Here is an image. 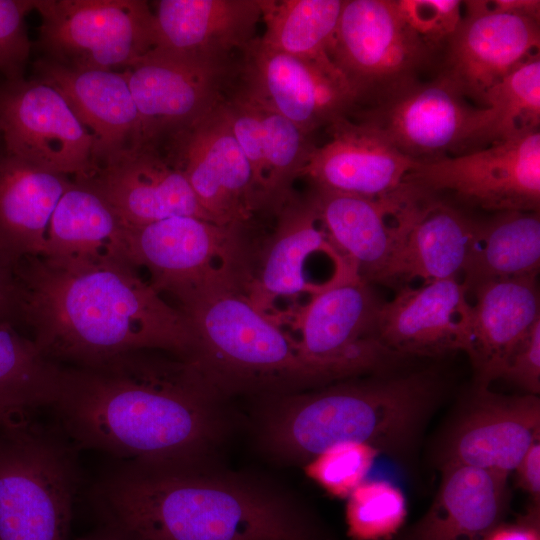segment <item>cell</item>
<instances>
[{"mask_svg":"<svg viewBox=\"0 0 540 540\" xmlns=\"http://www.w3.org/2000/svg\"><path fill=\"white\" fill-rule=\"evenodd\" d=\"M19 259L0 244V323L16 320V268Z\"/></svg>","mask_w":540,"mask_h":540,"instance_id":"obj_41","label":"cell"},{"mask_svg":"<svg viewBox=\"0 0 540 540\" xmlns=\"http://www.w3.org/2000/svg\"><path fill=\"white\" fill-rule=\"evenodd\" d=\"M537 275L482 283L472 294L469 356L475 386L489 387L500 379L513 351L540 321Z\"/></svg>","mask_w":540,"mask_h":540,"instance_id":"obj_27","label":"cell"},{"mask_svg":"<svg viewBox=\"0 0 540 540\" xmlns=\"http://www.w3.org/2000/svg\"><path fill=\"white\" fill-rule=\"evenodd\" d=\"M3 146L2 144V139H1V135H0V148Z\"/></svg>","mask_w":540,"mask_h":540,"instance_id":"obj_47","label":"cell"},{"mask_svg":"<svg viewBox=\"0 0 540 540\" xmlns=\"http://www.w3.org/2000/svg\"><path fill=\"white\" fill-rule=\"evenodd\" d=\"M442 470L432 505L403 540H484L502 523L509 475L467 465Z\"/></svg>","mask_w":540,"mask_h":540,"instance_id":"obj_29","label":"cell"},{"mask_svg":"<svg viewBox=\"0 0 540 540\" xmlns=\"http://www.w3.org/2000/svg\"><path fill=\"white\" fill-rule=\"evenodd\" d=\"M326 128L329 139L315 145L301 172L313 188L379 199L403 187L418 163L366 121L343 116Z\"/></svg>","mask_w":540,"mask_h":540,"instance_id":"obj_19","label":"cell"},{"mask_svg":"<svg viewBox=\"0 0 540 540\" xmlns=\"http://www.w3.org/2000/svg\"><path fill=\"white\" fill-rule=\"evenodd\" d=\"M477 223L462 208L421 190L378 283L399 288L414 280L460 279Z\"/></svg>","mask_w":540,"mask_h":540,"instance_id":"obj_26","label":"cell"},{"mask_svg":"<svg viewBox=\"0 0 540 540\" xmlns=\"http://www.w3.org/2000/svg\"><path fill=\"white\" fill-rule=\"evenodd\" d=\"M4 150L74 181L95 170L93 141L64 97L39 78L0 84Z\"/></svg>","mask_w":540,"mask_h":540,"instance_id":"obj_14","label":"cell"},{"mask_svg":"<svg viewBox=\"0 0 540 540\" xmlns=\"http://www.w3.org/2000/svg\"><path fill=\"white\" fill-rule=\"evenodd\" d=\"M176 298L194 337L189 359L223 395L265 397L324 386L295 337L253 303L240 279Z\"/></svg>","mask_w":540,"mask_h":540,"instance_id":"obj_5","label":"cell"},{"mask_svg":"<svg viewBox=\"0 0 540 540\" xmlns=\"http://www.w3.org/2000/svg\"><path fill=\"white\" fill-rule=\"evenodd\" d=\"M75 182L96 193L125 227L174 216L211 221L184 175L154 145L128 150Z\"/></svg>","mask_w":540,"mask_h":540,"instance_id":"obj_20","label":"cell"},{"mask_svg":"<svg viewBox=\"0 0 540 540\" xmlns=\"http://www.w3.org/2000/svg\"><path fill=\"white\" fill-rule=\"evenodd\" d=\"M405 182L452 205L539 211L540 130L457 156L419 162Z\"/></svg>","mask_w":540,"mask_h":540,"instance_id":"obj_10","label":"cell"},{"mask_svg":"<svg viewBox=\"0 0 540 540\" xmlns=\"http://www.w3.org/2000/svg\"><path fill=\"white\" fill-rule=\"evenodd\" d=\"M432 50L411 29L395 0H344L328 55L356 96L374 105L418 81Z\"/></svg>","mask_w":540,"mask_h":540,"instance_id":"obj_9","label":"cell"},{"mask_svg":"<svg viewBox=\"0 0 540 540\" xmlns=\"http://www.w3.org/2000/svg\"><path fill=\"white\" fill-rule=\"evenodd\" d=\"M33 414L0 424V540H69L78 449Z\"/></svg>","mask_w":540,"mask_h":540,"instance_id":"obj_6","label":"cell"},{"mask_svg":"<svg viewBox=\"0 0 540 540\" xmlns=\"http://www.w3.org/2000/svg\"><path fill=\"white\" fill-rule=\"evenodd\" d=\"M440 380L432 370L397 369L263 397L256 413L260 447L287 463H305L340 443L402 447L432 407Z\"/></svg>","mask_w":540,"mask_h":540,"instance_id":"obj_4","label":"cell"},{"mask_svg":"<svg viewBox=\"0 0 540 540\" xmlns=\"http://www.w3.org/2000/svg\"><path fill=\"white\" fill-rule=\"evenodd\" d=\"M152 9L155 47L231 59L254 38L260 0H159Z\"/></svg>","mask_w":540,"mask_h":540,"instance_id":"obj_28","label":"cell"},{"mask_svg":"<svg viewBox=\"0 0 540 540\" xmlns=\"http://www.w3.org/2000/svg\"><path fill=\"white\" fill-rule=\"evenodd\" d=\"M406 23L433 51L448 43L463 15L459 0H395Z\"/></svg>","mask_w":540,"mask_h":540,"instance_id":"obj_38","label":"cell"},{"mask_svg":"<svg viewBox=\"0 0 540 540\" xmlns=\"http://www.w3.org/2000/svg\"><path fill=\"white\" fill-rule=\"evenodd\" d=\"M103 523L139 540H329L284 490L209 462H122L93 489Z\"/></svg>","mask_w":540,"mask_h":540,"instance_id":"obj_3","label":"cell"},{"mask_svg":"<svg viewBox=\"0 0 540 540\" xmlns=\"http://www.w3.org/2000/svg\"><path fill=\"white\" fill-rule=\"evenodd\" d=\"M539 211H502L478 220L461 281L471 291L493 280L538 274Z\"/></svg>","mask_w":540,"mask_h":540,"instance_id":"obj_31","label":"cell"},{"mask_svg":"<svg viewBox=\"0 0 540 540\" xmlns=\"http://www.w3.org/2000/svg\"><path fill=\"white\" fill-rule=\"evenodd\" d=\"M276 215L257 270L243 281L253 303L270 317L278 301L310 299L330 285L318 278L319 261H349L332 243L309 195L293 196Z\"/></svg>","mask_w":540,"mask_h":540,"instance_id":"obj_17","label":"cell"},{"mask_svg":"<svg viewBox=\"0 0 540 540\" xmlns=\"http://www.w3.org/2000/svg\"><path fill=\"white\" fill-rule=\"evenodd\" d=\"M24 414H27V413L0 409V424L7 423Z\"/></svg>","mask_w":540,"mask_h":540,"instance_id":"obj_46","label":"cell"},{"mask_svg":"<svg viewBox=\"0 0 540 540\" xmlns=\"http://www.w3.org/2000/svg\"><path fill=\"white\" fill-rule=\"evenodd\" d=\"M519 486L532 496L539 506L540 497V440L533 443L516 466Z\"/></svg>","mask_w":540,"mask_h":540,"instance_id":"obj_42","label":"cell"},{"mask_svg":"<svg viewBox=\"0 0 540 540\" xmlns=\"http://www.w3.org/2000/svg\"><path fill=\"white\" fill-rule=\"evenodd\" d=\"M34 9V0H0V75L4 82L24 79L31 42L25 16Z\"/></svg>","mask_w":540,"mask_h":540,"instance_id":"obj_39","label":"cell"},{"mask_svg":"<svg viewBox=\"0 0 540 540\" xmlns=\"http://www.w3.org/2000/svg\"><path fill=\"white\" fill-rule=\"evenodd\" d=\"M484 540H540L539 509L516 523H501Z\"/></svg>","mask_w":540,"mask_h":540,"instance_id":"obj_43","label":"cell"},{"mask_svg":"<svg viewBox=\"0 0 540 540\" xmlns=\"http://www.w3.org/2000/svg\"><path fill=\"white\" fill-rule=\"evenodd\" d=\"M67 176L46 170L0 148V244L14 257L47 256L51 221L70 185Z\"/></svg>","mask_w":540,"mask_h":540,"instance_id":"obj_30","label":"cell"},{"mask_svg":"<svg viewBox=\"0 0 540 540\" xmlns=\"http://www.w3.org/2000/svg\"><path fill=\"white\" fill-rule=\"evenodd\" d=\"M380 304L369 282L351 266L295 313V339L325 385L394 370L407 359L377 336Z\"/></svg>","mask_w":540,"mask_h":540,"instance_id":"obj_7","label":"cell"},{"mask_svg":"<svg viewBox=\"0 0 540 540\" xmlns=\"http://www.w3.org/2000/svg\"><path fill=\"white\" fill-rule=\"evenodd\" d=\"M379 452L365 443H340L310 460L305 471L327 493L347 498L365 481Z\"/></svg>","mask_w":540,"mask_h":540,"instance_id":"obj_37","label":"cell"},{"mask_svg":"<svg viewBox=\"0 0 540 540\" xmlns=\"http://www.w3.org/2000/svg\"><path fill=\"white\" fill-rule=\"evenodd\" d=\"M344 0H260V40L288 54L326 59Z\"/></svg>","mask_w":540,"mask_h":540,"instance_id":"obj_35","label":"cell"},{"mask_svg":"<svg viewBox=\"0 0 540 540\" xmlns=\"http://www.w3.org/2000/svg\"><path fill=\"white\" fill-rule=\"evenodd\" d=\"M47 256L113 257L128 262L125 227L96 193L71 181L52 217Z\"/></svg>","mask_w":540,"mask_h":540,"instance_id":"obj_32","label":"cell"},{"mask_svg":"<svg viewBox=\"0 0 540 540\" xmlns=\"http://www.w3.org/2000/svg\"><path fill=\"white\" fill-rule=\"evenodd\" d=\"M241 229L193 216L125 227L126 257L132 266L149 270L151 285L158 292L177 297L202 286L244 278L249 265Z\"/></svg>","mask_w":540,"mask_h":540,"instance_id":"obj_12","label":"cell"},{"mask_svg":"<svg viewBox=\"0 0 540 540\" xmlns=\"http://www.w3.org/2000/svg\"><path fill=\"white\" fill-rule=\"evenodd\" d=\"M465 16L447 43L440 73L465 98L481 104L485 93L515 69L539 56V20L466 1Z\"/></svg>","mask_w":540,"mask_h":540,"instance_id":"obj_18","label":"cell"},{"mask_svg":"<svg viewBox=\"0 0 540 540\" xmlns=\"http://www.w3.org/2000/svg\"><path fill=\"white\" fill-rule=\"evenodd\" d=\"M221 103L199 121L165 139L164 156L184 175L212 222L243 228L261 211L260 203L251 167Z\"/></svg>","mask_w":540,"mask_h":540,"instance_id":"obj_15","label":"cell"},{"mask_svg":"<svg viewBox=\"0 0 540 540\" xmlns=\"http://www.w3.org/2000/svg\"><path fill=\"white\" fill-rule=\"evenodd\" d=\"M500 379L524 390L525 394L540 392V321L520 342L508 359Z\"/></svg>","mask_w":540,"mask_h":540,"instance_id":"obj_40","label":"cell"},{"mask_svg":"<svg viewBox=\"0 0 540 540\" xmlns=\"http://www.w3.org/2000/svg\"><path fill=\"white\" fill-rule=\"evenodd\" d=\"M481 105L476 109L464 150L480 149L539 130L540 56L491 87Z\"/></svg>","mask_w":540,"mask_h":540,"instance_id":"obj_33","label":"cell"},{"mask_svg":"<svg viewBox=\"0 0 540 540\" xmlns=\"http://www.w3.org/2000/svg\"><path fill=\"white\" fill-rule=\"evenodd\" d=\"M16 320L59 365L134 351L190 358L191 327L130 263L113 257L26 256L16 268Z\"/></svg>","mask_w":540,"mask_h":540,"instance_id":"obj_2","label":"cell"},{"mask_svg":"<svg viewBox=\"0 0 540 540\" xmlns=\"http://www.w3.org/2000/svg\"><path fill=\"white\" fill-rule=\"evenodd\" d=\"M62 365L47 359L13 323H0V409L34 413L57 396Z\"/></svg>","mask_w":540,"mask_h":540,"instance_id":"obj_34","label":"cell"},{"mask_svg":"<svg viewBox=\"0 0 540 540\" xmlns=\"http://www.w3.org/2000/svg\"><path fill=\"white\" fill-rule=\"evenodd\" d=\"M234 62L230 89L312 135L356 107V96L330 58L288 54L254 38Z\"/></svg>","mask_w":540,"mask_h":540,"instance_id":"obj_11","label":"cell"},{"mask_svg":"<svg viewBox=\"0 0 540 540\" xmlns=\"http://www.w3.org/2000/svg\"><path fill=\"white\" fill-rule=\"evenodd\" d=\"M488 5L497 11L540 19V1L538 0H494Z\"/></svg>","mask_w":540,"mask_h":540,"instance_id":"obj_44","label":"cell"},{"mask_svg":"<svg viewBox=\"0 0 540 540\" xmlns=\"http://www.w3.org/2000/svg\"><path fill=\"white\" fill-rule=\"evenodd\" d=\"M38 44L47 60L75 70L123 71L155 47L142 0H34Z\"/></svg>","mask_w":540,"mask_h":540,"instance_id":"obj_8","label":"cell"},{"mask_svg":"<svg viewBox=\"0 0 540 540\" xmlns=\"http://www.w3.org/2000/svg\"><path fill=\"white\" fill-rule=\"evenodd\" d=\"M407 517L403 492L385 480H365L347 497L345 518L354 540H384L395 535Z\"/></svg>","mask_w":540,"mask_h":540,"instance_id":"obj_36","label":"cell"},{"mask_svg":"<svg viewBox=\"0 0 540 540\" xmlns=\"http://www.w3.org/2000/svg\"><path fill=\"white\" fill-rule=\"evenodd\" d=\"M34 67L90 134L95 167L139 147V115L123 71L75 70L47 59Z\"/></svg>","mask_w":540,"mask_h":540,"instance_id":"obj_25","label":"cell"},{"mask_svg":"<svg viewBox=\"0 0 540 540\" xmlns=\"http://www.w3.org/2000/svg\"><path fill=\"white\" fill-rule=\"evenodd\" d=\"M457 278L435 280L398 289L381 302L376 333L391 351L409 357H434L467 352L471 301Z\"/></svg>","mask_w":540,"mask_h":540,"instance_id":"obj_21","label":"cell"},{"mask_svg":"<svg viewBox=\"0 0 540 540\" xmlns=\"http://www.w3.org/2000/svg\"><path fill=\"white\" fill-rule=\"evenodd\" d=\"M160 352L62 365L57 428L78 450L125 463L209 462L227 429L226 396L194 361Z\"/></svg>","mask_w":540,"mask_h":540,"instance_id":"obj_1","label":"cell"},{"mask_svg":"<svg viewBox=\"0 0 540 540\" xmlns=\"http://www.w3.org/2000/svg\"><path fill=\"white\" fill-rule=\"evenodd\" d=\"M74 540H139L117 526L103 523L96 530Z\"/></svg>","mask_w":540,"mask_h":540,"instance_id":"obj_45","label":"cell"},{"mask_svg":"<svg viewBox=\"0 0 540 540\" xmlns=\"http://www.w3.org/2000/svg\"><path fill=\"white\" fill-rule=\"evenodd\" d=\"M538 440V396H506L475 386L445 441L442 467L467 465L509 475Z\"/></svg>","mask_w":540,"mask_h":540,"instance_id":"obj_22","label":"cell"},{"mask_svg":"<svg viewBox=\"0 0 540 540\" xmlns=\"http://www.w3.org/2000/svg\"><path fill=\"white\" fill-rule=\"evenodd\" d=\"M221 105L251 167L260 209L277 213L294 196L316 145L312 135L230 88Z\"/></svg>","mask_w":540,"mask_h":540,"instance_id":"obj_24","label":"cell"},{"mask_svg":"<svg viewBox=\"0 0 540 540\" xmlns=\"http://www.w3.org/2000/svg\"><path fill=\"white\" fill-rule=\"evenodd\" d=\"M335 247L367 282H378L417 198L409 183L379 199L313 188L309 194Z\"/></svg>","mask_w":540,"mask_h":540,"instance_id":"obj_23","label":"cell"},{"mask_svg":"<svg viewBox=\"0 0 540 540\" xmlns=\"http://www.w3.org/2000/svg\"><path fill=\"white\" fill-rule=\"evenodd\" d=\"M234 62L153 48L123 72L140 123V143L158 146L212 112L230 85Z\"/></svg>","mask_w":540,"mask_h":540,"instance_id":"obj_13","label":"cell"},{"mask_svg":"<svg viewBox=\"0 0 540 540\" xmlns=\"http://www.w3.org/2000/svg\"><path fill=\"white\" fill-rule=\"evenodd\" d=\"M476 109L439 75L430 82L416 81L349 115L377 127L403 154L419 163L464 150Z\"/></svg>","mask_w":540,"mask_h":540,"instance_id":"obj_16","label":"cell"}]
</instances>
